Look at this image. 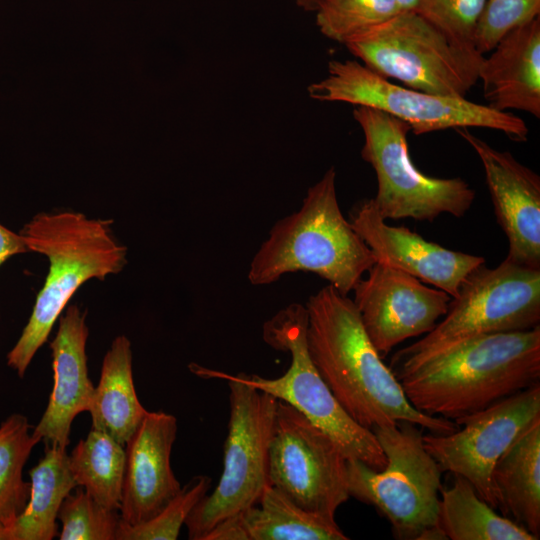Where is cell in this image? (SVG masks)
<instances>
[{
    "mask_svg": "<svg viewBox=\"0 0 540 540\" xmlns=\"http://www.w3.org/2000/svg\"><path fill=\"white\" fill-rule=\"evenodd\" d=\"M308 94L318 101L380 110L408 124L415 135L477 127L500 131L513 141L524 142L529 134L525 121L510 112L392 83L356 60H331L328 75L310 84Z\"/></svg>",
    "mask_w": 540,
    "mask_h": 540,
    "instance_id": "9",
    "label": "cell"
},
{
    "mask_svg": "<svg viewBox=\"0 0 540 540\" xmlns=\"http://www.w3.org/2000/svg\"><path fill=\"white\" fill-rule=\"evenodd\" d=\"M492 482L499 509L537 539L540 536V416L497 460Z\"/></svg>",
    "mask_w": 540,
    "mask_h": 540,
    "instance_id": "21",
    "label": "cell"
},
{
    "mask_svg": "<svg viewBox=\"0 0 540 540\" xmlns=\"http://www.w3.org/2000/svg\"><path fill=\"white\" fill-rule=\"evenodd\" d=\"M69 467L77 486L98 503L120 509L125 472V445L109 434L91 428L68 455Z\"/></svg>",
    "mask_w": 540,
    "mask_h": 540,
    "instance_id": "25",
    "label": "cell"
},
{
    "mask_svg": "<svg viewBox=\"0 0 540 540\" xmlns=\"http://www.w3.org/2000/svg\"><path fill=\"white\" fill-rule=\"evenodd\" d=\"M305 306L311 360L355 422L371 431L399 421L414 423L437 435L459 429L456 422L425 415L410 404L347 295L328 284L311 295Z\"/></svg>",
    "mask_w": 540,
    "mask_h": 540,
    "instance_id": "1",
    "label": "cell"
},
{
    "mask_svg": "<svg viewBox=\"0 0 540 540\" xmlns=\"http://www.w3.org/2000/svg\"><path fill=\"white\" fill-rule=\"evenodd\" d=\"M0 540H10L8 528L0 525Z\"/></svg>",
    "mask_w": 540,
    "mask_h": 540,
    "instance_id": "35",
    "label": "cell"
},
{
    "mask_svg": "<svg viewBox=\"0 0 540 540\" xmlns=\"http://www.w3.org/2000/svg\"><path fill=\"white\" fill-rule=\"evenodd\" d=\"M118 510L109 509L94 500L78 486L64 499L58 518L62 529L60 540H116L121 520Z\"/></svg>",
    "mask_w": 540,
    "mask_h": 540,
    "instance_id": "29",
    "label": "cell"
},
{
    "mask_svg": "<svg viewBox=\"0 0 540 540\" xmlns=\"http://www.w3.org/2000/svg\"><path fill=\"white\" fill-rule=\"evenodd\" d=\"M307 309L291 303L279 310L262 327V338L270 347L288 352V370L278 378L236 375L191 363L189 369L205 379H233L286 402L325 432L347 460L357 459L381 471L386 456L374 433L355 422L337 401L317 371L307 348Z\"/></svg>",
    "mask_w": 540,
    "mask_h": 540,
    "instance_id": "6",
    "label": "cell"
},
{
    "mask_svg": "<svg viewBox=\"0 0 540 540\" xmlns=\"http://www.w3.org/2000/svg\"><path fill=\"white\" fill-rule=\"evenodd\" d=\"M86 316V310L70 304L58 318V330L50 343L53 387L33 430L45 445L66 448L74 418L88 411L92 400L95 386L88 374Z\"/></svg>",
    "mask_w": 540,
    "mask_h": 540,
    "instance_id": "18",
    "label": "cell"
},
{
    "mask_svg": "<svg viewBox=\"0 0 540 540\" xmlns=\"http://www.w3.org/2000/svg\"><path fill=\"white\" fill-rule=\"evenodd\" d=\"M29 475V500L8 528L10 540H51L59 534L56 520L64 499L78 487L66 448L46 445L43 457Z\"/></svg>",
    "mask_w": 540,
    "mask_h": 540,
    "instance_id": "23",
    "label": "cell"
},
{
    "mask_svg": "<svg viewBox=\"0 0 540 540\" xmlns=\"http://www.w3.org/2000/svg\"><path fill=\"white\" fill-rule=\"evenodd\" d=\"M177 434L174 415L148 411L125 443L121 520L136 525L161 512L180 492L170 456Z\"/></svg>",
    "mask_w": 540,
    "mask_h": 540,
    "instance_id": "17",
    "label": "cell"
},
{
    "mask_svg": "<svg viewBox=\"0 0 540 540\" xmlns=\"http://www.w3.org/2000/svg\"><path fill=\"white\" fill-rule=\"evenodd\" d=\"M539 416L540 383L458 419L462 429L445 435L423 434L422 441L442 472L465 478L496 509L493 468L517 435Z\"/></svg>",
    "mask_w": 540,
    "mask_h": 540,
    "instance_id": "13",
    "label": "cell"
},
{
    "mask_svg": "<svg viewBox=\"0 0 540 540\" xmlns=\"http://www.w3.org/2000/svg\"><path fill=\"white\" fill-rule=\"evenodd\" d=\"M398 381L416 410L456 422L540 383V325L466 340Z\"/></svg>",
    "mask_w": 540,
    "mask_h": 540,
    "instance_id": "2",
    "label": "cell"
},
{
    "mask_svg": "<svg viewBox=\"0 0 540 540\" xmlns=\"http://www.w3.org/2000/svg\"><path fill=\"white\" fill-rule=\"evenodd\" d=\"M211 478L194 476L157 515L148 521L129 525L120 520L116 540H176L194 507L207 494Z\"/></svg>",
    "mask_w": 540,
    "mask_h": 540,
    "instance_id": "28",
    "label": "cell"
},
{
    "mask_svg": "<svg viewBox=\"0 0 540 540\" xmlns=\"http://www.w3.org/2000/svg\"><path fill=\"white\" fill-rule=\"evenodd\" d=\"M19 233L29 251L49 261L31 316L7 354V365L23 378L71 297L88 280H103L122 271L127 248L115 238L112 220L78 212L36 214Z\"/></svg>",
    "mask_w": 540,
    "mask_h": 540,
    "instance_id": "3",
    "label": "cell"
},
{
    "mask_svg": "<svg viewBox=\"0 0 540 540\" xmlns=\"http://www.w3.org/2000/svg\"><path fill=\"white\" fill-rule=\"evenodd\" d=\"M362 64L430 94L465 98L484 58L451 41L415 11H402L345 44Z\"/></svg>",
    "mask_w": 540,
    "mask_h": 540,
    "instance_id": "8",
    "label": "cell"
},
{
    "mask_svg": "<svg viewBox=\"0 0 540 540\" xmlns=\"http://www.w3.org/2000/svg\"><path fill=\"white\" fill-rule=\"evenodd\" d=\"M353 117L364 135L361 157L377 179L372 201L385 220L433 222L444 213L457 218L467 213L474 189L462 178H438L420 171L410 157L408 124L365 106H355Z\"/></svg>",
    "mask_w": 540,
    "mask_h": 540,
    "instance_id": "10",
    "label": "cell"
},
{
    "mask_svg": "<svg viewBox=\"0 0 540 540\" xmlns=\"http://www.w3.org/2000/svg\"><path fill=\"white\" fill-rule=\"evenodd\" d=\"M88 412L91 428L109 434L124 445L148 412L136 394L131 342L125 335L113 340L103 358Z\"/></svg>",
    "mask_w": 540,
    "mask_h": 540,
    "instance_id": "22",
    "label": "cell"
},
{
    "mask_svg": "<svg viewBox=\"0 0 540 540\" xmlns=\"http://www.w3.org/2000/svg\"><path fill=\"white\" fill-rule=\"evenodd\" d=\"M364 329L382 358L399 343L430 332L451 296L391 266L376 262L353 289Z\"/></svg>",
    "mask_w": 540,
    "mask_h": 540,
    "instance_id": "14",
    "label": "cell"
},
{
    "mask_svg": "<svg viewBox=\"0 0 540 540\" xmlns=\"http://www.w3.org/2000/svg\"><path fill=\"white\" fill-rule=\"evenodd\" d=\"M314 12L319 31L345 45L402 11L396 0H319Z\"/></svg>",
    "mask_w": 540,
    "mask_h": 540,
    "instance_id": "27",
    "label": "cell"
},
{
    "mask_svg": "<svg viewBox=\"0 0 540 540\" xmlns=\"http://www.w3.org/2000/svg\"><path fill=\"white\" fill-rule=\"evenodd\" d=\"M28 418L13 413L0 424V525L9 528L24 511L30 496V482L23 468L41 439L31 431Z\"/></svg>",
    "mask_w": 540,
    "mask_h": 540,
    "instance_id": "26",
    "label": "cell"
},
{
    "mask_svg": "<svg viewBox=\"0 0 540 540\" xmlns=\"http://www.w3.org/2000/svg\"><path fill=\"white\" fill-rule=\"evenodd\" d=\"M486 0H417L415 12L451 41L474 47V33Z\"/></svg>",
    "mask_w": 540,
    "mask_h": 540,
    "instance_id": "31",
    "label": "cell"
},
{
    "mask_svg": "<svg viewBox=\"0 0 540 540\" xmlns=\"http://www.w3.org/2000/svg\"><path fill=\"white\" fill-rule=\"evenodd\" d=\"M230 415L218 484L185 521L188 538L204 537L225 519L258 504L269 483V448L277 399L250 385L225 380Z\"/></svg>",
    "mask_w": 540,
    "mask_h": 540,
    "instance_id": "11",
    "label": "cell"
},
{
    "mask_svg": "<svg viewBox=\"0 0 540 540\" xmlns=\"http://www.w3.org/2000/svg\"><path fill=\"white\" fill-rule=\"evenodd\" d=\"M375 263L372 251L340 210L331 167L308 189L299 210L270 229L250 263L248 280L255 286L268 285L288 273L311 272L348 295Z\"/></svg>",
    "mask_w": 540,
    "mask_h": 540,
    "instance_id": "4",
    "label": "cell"
},
{
    "mask_svg": "<svg viewBox=\"0 0 540 540\" xmlns=\"http://www.w3.org/2000/svg\"><path fill=\"white\" fill-rule=\"evenodd\" d=\"M438 525L451 540H537L521 525L497 514L463 477L441 488Z\"/></svg>",
    "mask_w": 540,
    "mask_h": 540,
    "instance_id": "24",
    "label": "cell"
},
{
    "mask_svg": "<svg viewBox=\"0 0 540 540\" xmlns=\"http://www.w3.org/2000/svg\"><path fill=\"white\" fill-rule=\"evenodd\" d=\"M269 483L302 509L335 519L349 499L347 459L337 444L291 405L277 400Z\"/></svg>",
    "mask_w": 540,
    "mask_h": 540,
    "instance_id": "12",
    "label": "cell"
},
{
    "mask_svg": "<svg viewBox=\"0 0 540 540\" xmlns=\"http://www.w3.org/2000/svg\"><path fill=\"white\" fill-rule=\"evenodd\" d=\"M335 519L306 511L268 485L258 504L214 527L204 540H347Z\"/></svg>",
    "mask_w": 540,
    "mask_h": 540,
    "instance_id": "20",
    "label": "cell"
},
{
    "mask_svg": "<svg viewBox=\"0 0 540 540\" xmlns=\"http://www.w3.org/2000/svg\"><path fill=\"white\" fill-rule=\"evenodd\" d=\"M298 7L305 11H315L319 0H292Z\"/></svg>",
    "mask_w": 540,
    "mask_h": 540,
    "instance_id": "33",
    "label": "cell"
},
{
    "mask_svg": "<svg viewBox=\"0 0 540 540\" xmlns=\"http://www.w3.org/2000/svg\"><path fill=\"white\" fill-rule=\"evenodd\" d=\"M350 223L382 263L456 297L465 277L485 263L478 255L447 249L427 241L403 226L389 225L372 199L362 201L350 215Z\"/></svg>",
    "mask_w": 540,
    "mask_h": 540,
    "instance_id": "16",
    "label": "cell"
},
{
    "mask_svg": "<svg viewBox=\"0 0 540 540\" xmlns=\"http://www.w3.org/2000/svg\"><path fill=\"white\" fill-rule=\"evenodd\" d=\"M540 15V0H486L474 33V47L489 53L512 30Z\"/></svg>",
    "mask_w": 540,
    "mask_h": 540,
    "instance_id": "30",
    "label": "cell"
},
{
    "mask_svg": "<svg viewBox=\"0 0 540 540\" xmlns=\"http://www.w3.org/2000/svg\"><path fill=\"white\" fill-rule=\"evenodd\" d=\"M540 323V269L505 258L463 280L446 314L423 338L397 351L389 368L398 380L432 357L481 335L525 331Z\"/></svg>",
    "mask_w": 540,
    "mask_h": 540,
    "instance_id": "5",
    "label": "cell"
},
{
    "mask_svg": "<svg viewBox=\"0 0 540 540\" xmlns=\"http://www.w3.org/2000/svg\"><path fill=\"white\" fill-rule=\"evenodd\" d=\"M422 429L408 421L374 427L386 465L377 471L347 460L348 493L385 517L397 539L446 540L438 525L442 471L423 445Z\"/></svg>",
    "mask_w": 540,
    "mask_h": 540,
    "instance_id": "7",
    "label": "cell"
},
{
    "mask_svg": "<svg viewBox=\"0 0 540 540\" xmlns=\"http://www.w3.org/2000/svg\"><path fill=\"white\" fill-rule=\"evenodd\" d=\"M401 11H415L417 0H396Z\"/></svg>",
    "mask_w": 540,
    "mask_h": 540,
    "instance_id": "34",
    "label": "cell"
},
{
    "mask_svg": "<svg viewBox=\"0 0 540 540\" xmlns=\"http://www.w3.org/2000/svg\"><path fill=\"white\" fill-rule=\"evenodd\" d=\"M29 252L20 233H15L0 224V266L10 257Z\"/></svg>",
    "mask_w": 540,
    "mask_h": 540,
    "instance_id": "32",
    "label": "cell"
},
{
    "mask_svg": "<svg viewBox=\"0 0 540 540\" xmlns=\"http://www.w3.org/2000/svg\"><path fill=\"white\" fill-rule=\"evenodd\" d=\"M489 53L478 70L487 106L540 118V17L506 34Z\"/></svg>",
    "mask_w": 540,
    "mask_h": 540,
    "instance_id": "19",
    "label": "cell"
},
{
    "mask_svg": "<svg viewBox=\"0 0 540 540\" xmlns=\"http://www.w3.org/2000/svg\"><path fill=\"white\" fill-rule=\"evenodd\" d=\"M480 159L497 223L507 237V259L540 269V177L510 152L456 129Z\"/></svg>",
    "mask_w": 540,
    "mask_h": 540,
    "instance_id": "15",
    "label": "cell"
}]
</instances>
